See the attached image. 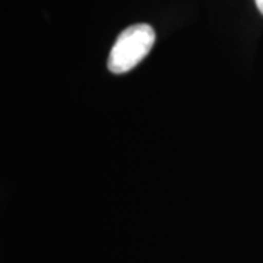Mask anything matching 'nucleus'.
<instances>
[{
	"label": "nucleus",
	"instance_id": "f257e3e1",
	"mask_svg": "<svg viewBox=\"0 0 263 263\" xmlns=\"http://www.w3.org/2000/svg\"><path fill=\"white\" fill-rule=\"evenodd\" d=\"M155 43V31L148 24H136L120 32L108 56V70L126 73L148 56Z\"/></svg>",
	"mask_w": 263,
	"mask_h": 263
},
{
	"label": "nucleus",
	"instance_id": "f03ea898",
	"mask_svg": "<svg viewBox=\"0 0 263 263\" xmlns=\"http://www.w3.org/2000/svg\"><path fill=\"white\" fill-rule=\"evenodd\" d=\"M254 2H256V6H257L259 12L263 15V0H254Z\"/></svg>",
	"mask_w": 263,
	"mask_h": 263
}]
</instances>
